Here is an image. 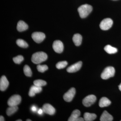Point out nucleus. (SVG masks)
Instances as JSON below:
<instances>
[{"mask_svg": "<svg viewBox=\"0 0 121 121\" xmlns=\"http://www.w3.org/2000/svg\"><path fill=\"white\" fill-rule=\"evenodd\" d=\"M47 55L45 52H40L34 53L32 55L31 60L35 64H39L47 60Z\"/></svg>", "mask_w": 121, "mask_h": 121, "instance_id": "nucleus-1", "label": "nucleus"}, {"mask_svg": "<svg viewBox=\"0 0 121 121\" xmlns=\"http://www.w3.org/2000/svg\"><path fill=\"white\" fill-rule=\"evenodd\" d=\"M93 8L91 5L88 4L82 5L78 9V11L80 17L82 18L86 17L91 12Z\"/></svg>", "mask_w": 121, "mask_h": 121, "instance_id": "nucleus-2", "label": "nucleus"}, {"mask_svg": "<svg viewBox=\"0 0 121 121\" xmlns=\"http://www.w3.org/2000/svg\"><path fill=\"white\" fill-rule=\"evenodd\" d=\"M115 70L113 67L109 66L104 69L101 74V78L103 79H107L114 76Z\"/></svg>", "mask_w": 121, "mask_h": 121, "instance_id": "nucleus-3", "label": "nucleus"}, {"mask_svg": "<svg viewBox=\"0 0 121 121\" xmlns=\"http://www.w3.org/2000/svg\"><path fill=\"white\" fill-rule=\"evenodd\" d=\"M112 20L110 18H106L103 20L100 23L99 27L102 30H107L112 26Z\"/></svg>", "mask_w": 121, "mask_h": 121, "instance_id": "nucleus-4", "label": "nucleus"}, {"mask_svg": "<svg viewBox=\"0 0 121 121\" xmlns=\"http://www.w3.org/2000/svg\"><path fill=\"white\" fill-rule=\"evenodd\" d=\"M21 101V97L20 95H15L9 98L8 101V104L9 106H17L20 103Z\"/></svg>", "mask_w": 121, "mask_h": 121, "instance_id": "nucleus-5", "label": "nucleus"}, {"mask_svg": "<svg viewBox=\"0 0 121 121\" xmlns=\"http://www.w3.org/2000/svg\"><path fill=\"white\" fill-rule=\"evenodd\" d=\"M96 100V97L95 95H91L86 97L82 101L83 105L86 107L91 106L95 103Z\"/></svg>", "mask_w": 121, "mask_h": 121, "instance_id": "nucleus-6", "label": "nucleus"}, {"mask_svg": "<svg viewBox=\"0 0 121 121\" xmlns=\"http://www.w3.org/2000/svg\"><path fill=\"white\" fill-rule=\"evenodd\" d=\"M45 34L41 32H35L32 35V38L37 43H40L45 39Z\"/></svg>", "mask_w": 121, "mask_h": 121, "instance_id": "nucleus-7", "label": "nucleus"}, {"mask_svg": "<svg viewBox=\"0 0 121 121\" xmlns=\"http://www.w3.org/2000/svg\"><path fill=\"white\" fill-rule=\"evenodd\" d=\"M76 93L75 89L74 87H72L65 93L63 95V99L65 101L70 102L73 99Z\"/></svg>", "mask_w": 121, "mask_h": 121, "instance_id": "nucleus-8", "label": "nucleus"}, {"mask_svg": "<svg viewBox=\"0 0 121 121\" xmlns=\"http://www.w3.org/2000/svg\"><path fill=\"white\" fill-rule=\"evenodd\" d=\"M80 115V112L78 110H75L72 113L70 117L68 119V121H83L84 118L79 117Z\"/></svg>", "mask_w": 121, "mask_h": 121, "instance_id": "nucleus-9", "label": "nucleus"}, {"mask_svg": "<svg viewBox=\"0 0 121 121\" xmlns=\"http://www.w3.org/2000/svg\"><path fill=\"white\" fill-rule=\"evenodd\" d=\"M52 48L56 52L58 53H61L63 51V44L62 42L60 40H55L53 43Z\"/></svg>", "mask_w": 121, "mask_h": 121, "instance_id": "nucleus-10", "label": "nucleus"}, {"mask_svg": "<svg viewBox=\"0 0 121 121\" xmlns=\"http://www.w3.org/2000/svg\"><path fill=\"white\" fill-rule=\"evenodd\" d=\"M82 65V62L79 61L74 64L69 66L67 69V71L69 73H74L80 70Z\"/></svg>", "mask_w": 121, "mask_h": 121, "instance_id": "nucleus-11", "label": "nucleus"}, {"mask_svg": "<svg viewBox=\"0 0 121 121\" xmlns=\"http://www.w3.org/2000/svg\"><path fill=\"white\" fill-rule=\"evenodd\" d=\"M44 112L50 115H53L55 113V109L49 104H45L43 106L42 108Z\"/></svg>", "mask_w": 121, "mask_h": 121, "instance_id": "nucleus-12", "label": "nucleus"}, {"mask_svg": "<svg viewBox=\"0 0 121 121\" xmlns=\"http://www.w3.org/2000/svg\"><path fill=\"white\" fill-rule=\"evenodd\" d=\"M9 83L5 76H2L0 80V90L2 91H5L8 86Z\"/></svg>", "mask_w": 121, "mask_h": 121, "instance_id": "nucleus-13", "label": "nucleus"}, {"mask_svg": "<svg viewBox=\"0 0 121 121\" xmlns=\"http://www.w3.org/2000/svg\"><path fill=\"white\" fill-rule=\"evenodd\" d=\"M41 87L38 86L34 85L30 87L29 92V95L31 97L35 96L36 94L40 93L42 91Z\"/></svg>", "mask_w": 121, "mask_h": 121, "instance_id": "nucleus-14", "label": "nucleus"}, {"mask_svg": "<svg viewBox=\"0 0 121 121\" xmlns=\"http://www.w3.org/2000/svg\"><path fill=\"white\" fill-rule=\"evenodd\" d=\"M28 27V25L26 23L22 21H20L17 23V28L18 31L22 32L27 30Z\"/></svg>", "mask_w": 121, "mask_h": 121, "instance_id": "nucleus-15", "label": "nucleus"}, {"mask_svg": "<svg viewBox=\"0 0 121 121\" xmlns=\"http://www.w3.org/2000/svg\"><path fill=\"white\" fill-rule=\"evenodd\" d=\"M113 120L112 116L106 111L103 112L100 118L101 121H112Z\"/></svg>", "mask_w": 121, "mask_h": 121, "instance_id": "nucleus-16", "label": "nucleus"}, {"mask_svg": "<svg viewBox=\"0 0 121 121\" xmlns=\"http://www.w3.org/2000/svg\"><path fill=\"white\" fill-rule=\"evenodd\" d=\"M72 39L76 46H79L82 43V37L80 34L77 33L74 35Z\"/></svg>", "mask_w": 121, "mask_h": 121, "instance_id": "nucleus-17", "label": "nucleus"}, {"mask_svg": "<svg viewBox=\"0 0 121 121\" xmlns=\"http://www.w3.org/2000/svg\"><path fill=\"white\" fill-rule=\"evenodd\" d=\"M111 104V102L107 98L105 97L102 98L99 100V106L100 107H104L109 106Z\"/></svg>", "mask_w": 121, "mask_h": 121, "instance_id": "nucleus-18", "label": "nucleus"}, {"mask_svg": "<svg viewBox=\"0 0 121 121\" xmlns=\"http://www.w3.org/2000/svg\"><path fill=\"white\" fill-rule=\"evenodd\" d=\"M97 117V115L95 114L91 113L88 112L84 113L83 118L84 121H94Z\"/></svg>", "mask_w": 121, "mask_h": 121, "instance_id": "nucleus-19", "label": "nucleus"}, {"mask_svg": "<svg viewBox=\"0 0 121 121\" xmlns=\"http://www.w3.org/2000/svg\"><path fill=\"white\" fill-rule=\"evenodd\" d=\"M104 50L108 54H110L116 53L118 51L116 48L113 47L110 45H106L104 48Z\"/></svg>", "mask_w": 121, "mask_h": 121, "instance_id": "nucleus-20", "label": "nucleus"}, {"mask_svg": "<svg viewBox=\"0 0 121 121\" xmlns=\"http://www.w3.org/2000/svg\"><path fill=\"white\" fill-rule=\"evenodd\" d=\"M17 106H9L7 109L6 113L8 116H10L16 112L18 110Z\"/></svg>", "mask_w": 121, "mask_h": 121, "instance_id": "nucleus-21", "label": "nucleus"}, {"mask_svg": "<svg viewBox=\"0 0 121 121\" xmlns=\"http://www.w3.org/2000/svg\"><path fill=\"white\" fill-rule=\"evenodd\" d=\"M16 43L19 47L24 48H27L28 46V44L26 41L22 39H18L17 40Z\"/></svg>", "mask_w": 121, "mask_h": 121, "instance_id": "nucleus-22", "label": "nucleus"}, {"mask_svg": "<svg viewBox=\"0 0 121 121\" xmlns=\"http://www.w3.org/2000/svg\"><path fill=\"white\" fill-rule=\"evenodd\" d=\"M23 70L24 73L25 75L28 77H31V76L32 72L29 66L25 65L24 67Z\"/></svg>", "mask_w": 121, "mask_h": 121, "instance_id": "nucleus-23", "label": "nucleus"}, {"mask_svg": "<svg viewBox=\"0 0 121 121\" xmlns=\"http://www.w3.org/2000/svg\"><path fill=\"white\" fill-rule=\"evenodd\" d=\"M33 84L35 86H37L42 87L45 86L47 83L45 81L43 80H41V79H38L35 80L33 82Z\"/></svg>", "mask_w": 121, "mask_h": 121, "instance_id": "nucleus-24", "label": "nucleus"}, {"mask_svg": "<svg viewBox=\"0 0 121 121\" xmlns=\"http://www.w3.org/2000/svg\"><path fill=\"white\" fill-rule=\"evenodd\" d=\"M68 63L67 61H63L59 62L56 65V68L58 69H61L64 68L67 66Z\"/></svg>", "mask_w": 121, "mask_h": 121, "instance_id": "nucleus-25", "label": "nucleus"}, {"mask_svg": "<svg viewBox=\"0 0 121 121\" xmlns=\"http://www.w3.org/2000/svg\"><path fill=\"white\" fill-rule=\"evenodd\" d=\"M24 60V58L22 55H19L14 57L13 60L14 63L17 64H20Z\"/></svg>", "mask_w": 121, "mask_h": 121, "instance_id": "nucleus-26", "label": "nucleus"}, {"mask_svg": "<svg viewBox=\"0 0 121 121\" xmlns=\"http://www.w3.org/2000/svg\"><path fill=\"white\" fill-rule=\"evenodd\" d=\"M37 68L38 71L42 73L44 72L48 69V66L45 65H38L37 66Z\"/></svg>", "mask_w": 121, "mask_h": 121, "instance_id": "nucleus-27", "label": "nucleus"}, {"mask_svg": "<svg viewBox=\"0 0 121 121\" xmlns=\"http://www.w3.org/2000/svg\"><path fill=\"white\" fill-rule=\"evenodd\" d=\"M31 110L33 112H35L37 111V108L36 106L35 105L32 106L31 107Z\"/></svg>", "mask_w": 121, "mask_h": 121, "instance_id": "nucleus-28", "label": "nucleus"}, {"mask_svg": "<svg viewBox=\"0 0 121 121\" xmlns=\"http://www.w3.org/2000/svg\"><path fill=\"white\" fill-rule=\"evenodd\" d=\"M43 109H41L40 108L39 109V110L37 111V112L39 115H42L43 114Z\"/></svg>", "mask_w": 121, "mask_h": 121, "instance_id": "nucleus-29", "label": "nucleus"}, {"mask_svg": "<svg viewBox=\"0 0 121 121\" xmlns=\"http://www.w3.org/2000/svg\"><path fill=\"white\" fill-rule=\"evenodd\" d=\"M0 121H4V117H3L2 116H1V115L0 117Z\"/></svg>", "mask_w": 121, "mask_h": 121, "instance_id": "nucleus-30", "label": "nucleus"}, {"mask_svg": "<svg viewBox=\"0 0 121 121\" xmlns=\"http://www.w3.org/2000/svg\"><path fill=\"white\" fill-rule=\"evenodd\" d=\"M119 90L121 91V83L120 84V85H119Z\"/></svg>", "mask_w": 121, "mask_h": 121, "instance_id": "nucleus-31", "label": "nucleus"}, {"mask_svg": "<svg viewBox=\"0 0 121 121\" xmlns=\"http://www.w3.org/2000/svg\"><path fill=\"white\" fill-rule=\"evenodd\" d=\"M26 121H31V120H30V119H27V120H26Z\"/></svg>", "mask_w": 121, "mask_h": 121, "instance_id": "nucleus-32", "label": "nucleus"}, {"mask_svg": "<svg viewBox=\"0 0 121 121\" xmlns=\"http://www.w3.org/2000/svg\"><path fill=\"white\" fill-rule=\"evenodd\" d=\"M21 119H18V120H17L16 121H22Z\"/></svg>", "mask_w": 121, "mask_h": 121, "instance_id": "nucleus-33", "label": "nucleus"}, {"mask_svg": "<svg viewBox=\"0 0 121 121\" xmlns=\"http://www.w3.org/2000/svg\"></svg>", "mask_w": 121, "mask_h": 121, "instance_id": "nucleus-34", "label": "nucleus"}, {"mask_svg": "<svg viewBox=\"0 0 121 121\" xmlns=\"http://www.w3.org/2000/svg\"></svg>", "mask_w": 121, "mask_h": 121, "instance_id": "nucleus-35", "label": "nucleus"}]
</instances>
